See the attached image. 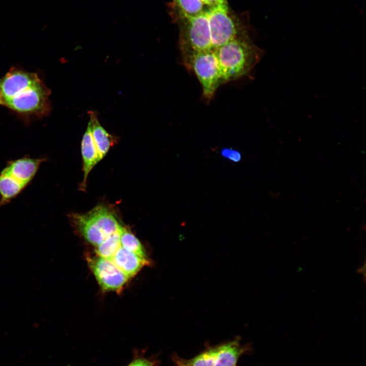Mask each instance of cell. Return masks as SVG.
Returning <instances> with one entry per match:
<instances>
[{
    "label": "cell",
    "instance_id": "cell-1",
    "mask_svg": "<svg viewBox=\"0 0 366 366\" xmlns=\"http://www.w3.org/2000/svg\"><path fill=\"white\" fill-rule=\"evenodd\" d=\"M221 84L248 74L264 54L245 32L216 49Z\"/></svg>",
    "mask_w": 366,
    "mask_h": 366
},
{
    "label": "cell",
    "instance_id": "cell-13",
    "mask_svg": "<svg viewBox=\"0 0 366 366\" xmlns=\"http://www.w3.org/2000/svg\"><path fill=\"white\" fill-rule=\"evenodd\" d=\"M248 350V347L240 345L239 338L220 345L214 366H236L239 357Z\"/></svg>",
    "mask_w": 366,
    "mask_h": 366
},
{
    "label": "cell",
    "instance_id": "cell-16",
    "mask_svg": "<svg viewBox=\"0 0 366 366\" xmlns=\"http://www.w3.org/2000/svg\"><path fill=\"white\" fill-rule=\"evenodd\" d=\"M121 246L134 253L142 259L149 261L145 251L138 239L125 227H123L120 232Z\"/></svg>",
    "mask_w": 366,
    "mask_h": 366
},
{
    "label": "cell",
    "instance_id": "cell-20",
    "mask_svg": "<svg viewBox=\"0 0 366 366\" xmlns=\"http://www.w3.org/2000/svg\"><path fill=\"white\" fill-rule=\"evenodd\" d=\"M221 156L233 163H238L241 160V154L238 150L232 148H223L220 151Z\"/></svg>",
    "mask_w": 366,
    "mask_h": 366
},
{
    "label": "cell",
    "instance_id": "cell-4",
    "mask_svg": "<svg viewBox=\"0 0 366 366\" xmlns=\"http://www.w3.org/2000/svg\"><path fill=\"white\" fill-rule=\"evenodd\" d=\"M50 90L41 80L20 90L4 105L25 116H44L50 110Z\"/></svg>",
    "mask_w": 366,
    "mask_h": 366
},
{
    "label": "cell",
    "instance_id": "cell-21",
    "mask_svg": "<svg viewBox=\"0 0 366 366\" xmlns=\"http://www.w3.org/2000/svg\"><path fill=\"white\" fill-rule=\"evenodd\" d=\"M205 5L209 6L210 8L216 7L224 4L226 3V0H201Z\"/></svg>",
    "mask_w": 366,
    "mask_h": 366
},
{
    "label": "cell",
    "instance_id": "cell-18",
    "mask_svg": "<svg viewBox=\"0 0 366 366\" xmlns=\"http://www.w3.org/2000/svg\"><path fill=\"white\" fill-rule=\"evenodd\" d=\"M181 18H188L198 16L205 11L204 4L201 0H173Z\"/></svg>",
    "mask_w": 366,
    "mask_h": 366
},
{
    "label": "cell",
    "instance_id": "cell-5",
    "mask_svg": "<svg viewBox=\"0 0 366 366\" xmlns=\"http://www.w3.org/2000/svg\"><path fill=\"white\" fill-rule=\"evenodd\" d=\"M184 66L194 72L201 84L203 97L209 101L221 85L216 49L195 53Z\"/></svg>",
    "mask_w": 366,
    "mask_h": 366
},
{
    "label": "cell",
    "instance_id": "cell-9",
    "mask_svg": "<svg viewBox=\"0 0 366 366\" xmlns=\"http://www.w3.org/2000/svg\"><path fill=\"white\" fill-rule=\"evenodd\" d=\"M45 158L24 157L8 162L1 172L13 177L26 186L35 176Z\"/></svg>",
    "mask_w": 366,
    "mask_h": 366
},
{
    "label": "cell",
    "instance_id": "cell-19",
    "mask_svg": "<svg viewBox=\"0 0 366 366\" xmlns=\"http://www.w3.org/2000/svg\"><path fill=\"white\" fill-rule=\"evenodd\" d=\"M158 361L154 357L145 356L143 350H133L132 360L126 366H155Z\"/></svg>",
    "mask_w": 366,
    "mask_h": 366
},
{
    "label": "cell",
    "instance_id": "cell-8",
    "mask_svg": "<svg viewBox=\"0 0 366 366\" xmlns=\"http://www.w3.org/2000/svg\"><path fill=\"white\" fill-rule=\"evenodd\" d=\"M40 80L35 73L12 67L0 78V104L4 106L20 90Z\"/></svg>",
    "mask_w": 366,
    "mask_h": 366
},
{
    "label": "cell",
    "instance_id": "cell-10",
    "mask_svg": "<svg viewBox=\"0 0 366 366\" xmlns=\"http://www.w3.org/2000/svg\"><path fill=\"white\" fill-rule=\"evenodd\" d=\"M81 149L83 171V179L81 182V188L85 189L89 173L94 166L101 161L89 124H88L86 131L82 137Z\"/></svg>",
    "mask_w": 366,
    "mask_h": 366
},
{
    "label": "cell",
    "instance_id": "cell-14",
    "mask_svg": "<svg viewBox=\"0 0 366 366\" xmlns=\"http://www.w3.org/2000/svg\"><path fill=\"white\" fill-rule=\"evenodd\" d=\"M26 187L10 175L0 173V206L9 203Z\"/></svg>",
    "mask_w": 366,
    "mask_h": 366
},
{
    "label": "cell",
    "instance_id": "cell-6",
    "mask_svg": "<svg viewBox=\"0 0 366 366\" xmlns=\"http://www.w3.org/2000/svg\"><path fill=\"white\" fill-rule=\"evenodd\" d=\"M212 49H217L246 32L228 11L227 3L206 11Z\"/></svg>",
    "mask_w": 366,
    "mask_h": 366
},
{
    "label": "cell",
    "instance_id": "cell-3",
    "mask_svg": "<svg viewBox=\"0 0 366 366\" xmlns=\"http://www.w3.org/2000/svg\"><path fill=\"white\" fill-rule=\"evenodd\" d=\"M181 19L179 45L185 65L195 53L212 48L206 11L196 17Z\"/></svg>",
    "mask_w": 366,
    "mask_h": 366
},
{
    "label": "cell",
    "instance_id": "cell-15",
    "mask_svg": "<svg viewBox=\"0 0 366 366\" xmlns=\"http://www.w3.org/2000/svg\"><path fill=\"white\" fill-rule=\"evenodd\" d=\"M219 346L206 350L196 357L189 359H184L174 355L172 359L176 366H214Z\"/></svg>",
    "mask_w": 366,
    "mask_h": 366
},
{
    "label": "cell",
    "instance_id": "cell-7",
    "mask_svg": "<svg viewBox=\"0 0 366 366\" xmlns=\"http://www.w3.org/2000/svg\"><path fill=\"white\" fill-rule=\"evenodd\" d=\"M88 261L99 285L105 291H118L130 279L109 259L98 256L89 258Z\"/></svg>",
    "mask_w": 366,
    "mask_h": 366
},
{
    "label": "cell",
    "instance_id": "cell-2",
    "mask_svg": "<svg viewBox=\"0 0 366 366\" xmlns=\"http://www.w3.org/2000/svg\"><path fill=\"white\" fill-rule=\"evenodd\" d=\"M70 218L82 236L96 247L123 227L114 213L102 205L85 214H72Z\"/></svg>",
    "mask_w": 366,
    "mask_h": 366
},
{
    "label": "cell",
    "instance_id": "cell-12",
    "mask_svg": "<svg viewBox=\"0 0 366 366\" xmlns=\"http://www.w3.org/2000/svg\"><path fill=\"white\" fill-rule=\"evenodd\" d=\"M88 124L92 136L101 160L106 156L113 143V137L109 134L99 123L97 114L89 111Z\"/></svg>",
    "mask_w": 366,
    "mask_h": 366
},
{
    "label": "cell",
    "instance_id": "cell-11",
    "mask_svg": "<svg viewBox=\"0 0 366 366\" xmlns=\"http://www.w3.org/2000/svg\"><path fill=\"white\" fill-rule=\"evenodd\" d=\"M129 278L134 276L149 261L142 259L121 246L109 259Z\"/></svg>",
    "mask_w": 366,
    "mask_h": 366
},
{
    "label": "cell",
    "instance_id": "cell-17",
    "mask_svg": "<svg viewBox=\"0 0 366 366\" xmlns=\"http://www.w3.org/2000/svg\"><path fill=\"white\" fill-rule=\"evenodd\" d=\"M121 229L109 236L96 247V253L98 256L110 259L116 253L121 247L120 232Z\"/></svg>",
    "mask_w": 366,
    "mask_h": 366
}]
</instances>
